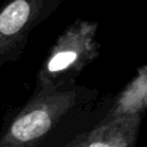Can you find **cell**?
I'll return each mask as SVG.
<instances>
[{"label":"cell","instance_id":"1","mask_svg":"<svg viewBox=\"0 0 147 147\" xmlns=\"http://www.w3.org/2000/svg\"><path fill=\"white\" fill-rule=\"evenodd\" d=\"M93 94V90L75 83L36 88L32 98L12 120L0 138V147H38L65 115Z\"/></svg>","mask_w":147,"mask_h":147},{"label":"cell","instance_id":"2","mask_svg":"<svg viewBox=\"0 0 147 147\" xmlns=\"http://www.w3.org/2000/svg\"><path fill=\"white\" fill-rule=\"evenodd\" d=\"M98 23L76 20L58 36L36 76V88L75 83V79L99 56Z\"/></svg>","mask_w":147,"mask_h":147},{"label":"cell","instance_id":"3","mask_svg":"<svg viewBox=\"0 0 147 147\" xmlns=\"http://www.w3.org/2000/svg\"><path fill=\"white\" fill-rule=\"evenodd\" d=\"M56 4L57 0H8L0 7V67L20 57L31 31Z\"/></svg>","mask_w":147,"mask_h":147},{"label":"cell","instance_id":"4","mask_svg":"<svg viewBox=\"0 0 147 147\" xmlns=\"http://www.w3.org/2000/svg\"><path fill=\"white\" fill-rule=\"evenodd\" d=\"M142 116L106 117L89 134L83 147H137Z\"/></svg>","mask_w":147,"mask_h":147},{"label":"cell","instance_id":"5","mask_svg":"<svg viewBox=\"0 0 147 147\" xmlns=\"http://www.w3.org/2000/svg\"><path fill=\"white\" fill-rule=\"evenodd\" d=\"M147 109V66L138 69L136 76L120 92L106 117L142 116Z\"/></svg>","mask_w":147,"mask_h":147},{"label":"cell","instance_id":"6","mask_svg":"<svg viewBox=\"0 0 147 147\" xmlns=\"http://www.w3.org/2000/svg\"><path fill=\"white\" fill-rule=\"evenodd\" d=\"M85 136V134H84ZM84 136H80V137H78V140L72 141L71 143H70L69 146L66 147H83V141H84Z\"/></svg>","mask_w":147,"mask_h":147}]
</instances>
